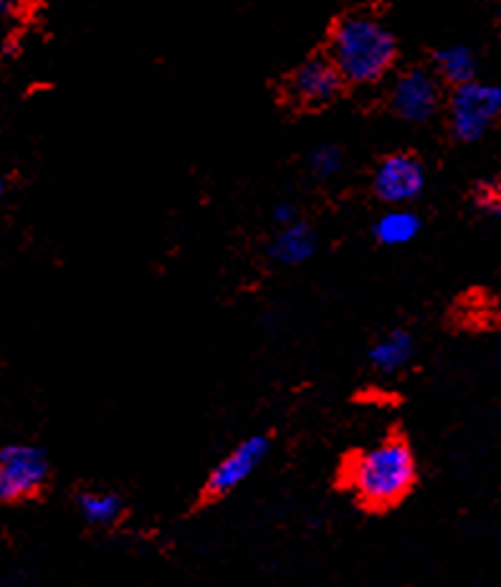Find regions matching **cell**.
<instances>
[{"label":"cell","mask_w":501,"mask_h":587,"mask_svg":"<svg viewBox=\"0 0 501 587\" xmlns=\"http://www.w3.org/2000/svg\"><path fill=\"white\" fill-rule=\"evenodd\" d=\"M342 481L362 507L385 511L413 491L418 481L415 453L403 438H385L365 451L350 456Z\"/></svg>","instance_id":"obj_1"},{"label":"cell","mask_w":501,"mask_h":587,"mask_svg":"<svg viewBox=\"0 0 501 587\" xmlns=\"http://www.w3.org/2000/svg\"><path fill=\"white\" fill-rule=\"evenodd\" d=\"M327 59L342 81L367 87L383 81L397 59L395 33L370 13H347L332 26Z\"/></svg>","instance_id":"obj_2"},{"label":"cell","mask_w":501,"mask_h":587,"mask_svg":"<svg viewBox=\"0 0 501 587\" xmlns=\"http://www.w3.org/2000/svg\"><path fill=\"white\" fill-rule=\"evenodd\" d=\"M51 477V461L31 443L0 446V501L18 505L39 497Z\"/></svg>","instance_id":"obj_3"},{"label":"cell","mask_w":501,"mask_h":587,"mask_svg":"<svg viewBox=\"0 0 501 587\" xmlns=\"http://www.w3.org/2000/svg\"><path fill=\"white\" fill-rule=\"evenodd\" d=\"M501 115V89L497 84L469 81L453 87L449 99V125L459 143H479Z\"/></svg>","instance_id":"obj_4"},{"label":"cell","mask_w":501,"mask_h":587,"mask_svg":"<svg viewBox=\"0 0 501 587\" xmlns=\"http://www.w3.org/2000/svg\"><path fill=\"white\" fill-rule=\"evenodd\" d=\"M425 188V167L413 153H393L377 163L373 193L390 208H405Z\"/></svg>","instance_id":"obj_5"},{"label":"cell","mask_w":501,"mask_h":587,"mask_svg":"<svg viewBox=\"0 0 501 587\" xmlns=\"http://www.w3.org/2000/svg\"><path fill=\"white\" fill-rule=\"evenodd\" d=\"M441 107V81L429 69H407L397 74L390 89V109L405 123L421 125L439 111Z\"/></svg>","instance_id":"obj_6"},{"label":"cell","mask_w":501,"mask_h":587,"mask_svg":"<svg viewBox=\"0 0 501 587\" xmlns=\"http://www.w3.org/2000/svg\"><path fill=\"white\" fill-rule=\"evenodd\" d=\"M268 449H272V441H268V436L264 433L244 438L234 451H230L228 456H223V459L213 466V471L208 473L206 489H203V497L220 499V497H226V493L236 491L240 483L254 477V471L264 463V459L268 456Z\"/></svg>","instance_id":"obj_7"},{"label":"cell","mask_w":501,"mask_h":587,"mask_svg":"<svg viewBox=\"0 0 501 587\" xmlns=\"http://www.w3.org/2000/svg\"><path fill=\"white\" fill-rule=\"evenodd\" d=\"M345 81L332 67L327 56H314V59L302 61L289 79H286V99H292L296 107L320 109L342 95Z\"/></svg>","instance_id":"obj_8"},{"label":"cell","mask_w":501,"mask_h":587,"mask_svg":"<svg viewBox=\"0 0 501 587\" xmlns=\"http://www.w3.org/2000/svg\"><path fill=\"white\" fill-rule=\"evenodd\" d=\"M320 238L306 221H296L292 226L278 228L276 236L268 244V258L278 266H302L317 254Z\"/></svg>","instance_id":"obj_9"},{"label":"cell","mask_w":501,"mask_h":587,"mask_svg":"<svg viewBox=\"0 0 501 587\" xmlns=\"http://www.w3.org/2000/svg\"><path fill=\"white\" fill-rule=\"evenodd\" d=\"M413 355H415V340L407 330H390L385 334H380L367 352L370 365H373L377 372H385V375L405 370L411 365Z\"/></svg>","instance_id":"obj_10"},{"label":"cell","mask_w":501,"mask_h":587,"mask_svg":"<svg viewBox=\"0 0 501 587\" xmlns=\"http://www.w3.org/2000/svg\"><path fill=\"white\" fill-rule=\"evenodd\" d=\"M423 223L418 218V213L411 208H390L375 221L373 236L377 244H383L387 248H401L413 244L421 233Z\"/></svg>","instance_id":"obj_11"},{"label":"cell","mask_w":501,"mask_h":587,"mask_svg":"<svg viewBox=\"0 0 501 587\" xmlns=\"http://www.w3.org/2000/svg\"><path fill=\"white\" fill-rule=\"evenodd\" d=\"M433 63H435L433 74H439L443 81L453 84V87L477 81L479 61H477V53H473L469 46H463V43L445 46V49H439L433 53Z\"/></svg>","instance_id":"obj_12"},{"label":"cell","mask_w":501,"mask_h":587,"mask_svg":"<svg viewBox=\"0 0 501 587\" xmlns=\"http://www.w3.org/2000/svg\"><path fill=\"white\" fill-rule=\"evenodd\" d=\"M77 509L84 517V521L107 529V527H115L117 521L122 519L125 501L122 497H117V493H111V491L87 489V491L77 493Z\"/></svg>","instance_id":"obj_13"},{"label":"cell","mask_w":501,"mask_h":587,"mask_svg":"<svg viewBox=\"0 0 501 587\" xmlns=\"http://www.w3.org/2000/svg\"><path fill=\"white\" fill-rule=\"evenodd\" d=\"M342 165H345V155H342L337 145H320L314 147L310 155V170L314 178L320 180H327L332 175H337Z\"/></svg>","instance_id":"obj_14"},{"label":"cell","mask_w":501,"mask_h":587,"mask_svg":"<svg viewBox=\"0 0 501 587\" xmlns=\"http://www.w3.org/2000/svg\"><path fill=\"white\" fill-rule=\"evenodd\" d=\"M473 203H477L484 213H491V216H499V211H501L499 183L497 180L481 183L479 188H477V193H473Z\"/></svg>","instance_id":"obj_15"},{"label":"cell","mask_w":501,"mask_h":587,"mask_svg":"<svg viewBox=\"0 0 501 587\" xmlns=\"http://www.w3.org/2000/svg\"><path fill=\"white\" fill-rule=\"evenodd\" d=\"M272 216H274V223L278 228H286V226H292V223L299 221V211H296V205L292 200H282L278 205H274Z\"/></svg>","instance_id":"obj_16"},{"label":"cell","mask_w":501,"mask_h":587,"mask_svg":"<svg viewBox=\"0 0 501 587\" xmlns=\"http://www.w3.org/2000/svg\"><path fill=\"white\" fill-rule=\"evenodd\" d=\"M3 198H6V178L0 175V203H3Z\"/></svg>","instance_id":"obj_17"}]
</instances>
